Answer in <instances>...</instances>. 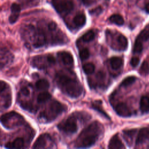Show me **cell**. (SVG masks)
<instances>
[{
	"mask_svg": "<svg viewBox=\"0 0 149 149\" xmlns=\"http://www.w3.org/2000/svg\"><path fill=\"white\" fill-rule=\"evenodd\" d=\"M56 83L60 90L71 98H78L83 93V87L73 74L60 71L56 74Z\"/></svg>",
	"mask_w": 149,
	"mask_h": 149,
	"instance_id": "obj_1",
	"label": "cell"
},
{
	"mask_svg": "<svg viewBox=\"0 0 149 149\" xmlns=\"http://www.w3.org/2000/svg\"><path fill=\"white\" fill-rule=\"evenodd\" d=\"M103 126L95 121L84 129L75 141L76 148H88L94 145L102 134Z\"/></svg>",
	"mask_w": 149,
	"mask_h": 149,
	"instance_id": "obj_2",
	"label": "cell"
},
{
	"mask_svg": "<svg viewBox=\"0 0 149 149\" xmlns=\"http://www.w3.org/2000/svg\"><path fill=\"white\" fill-rule=\"evenodd\" d=\"M66 106L58 101L53 100L48 105V107L43 111L40 117L47 122H51L55 119L59 115L66 110Z\"/></svg>",
	"mask_w": 149,
	"mask_h": 149,
	"instance_id": "obj_3",
	"label": "cell"
},
{
	"mask_svg": "<svg viewBox=\"0 0 149 149\" xmlns=\"http://www.w3.org/2000/svg\"><path fill=\"white\" fill-rule=\"evenodd\" d=\"M1 122L4 127L12 129L22 125L24 123V118L22 115L15 111L5 113L2 115Z\"/></svg>",
	"mask_w": 149,
	"mask_h": 149,
	"instance_id": "obj_4",
	"label": "cell"
},
{
	"mask_svg": "<svg viewBox=\"0 0 149 149\" xmlns=\"http://www.w3.org/2000/svg\"><path fill=\"white\" fill-rule=\"evenodd\" d=\"M58 128L60 131H62L67 134H71L76 133L78 129L76 116H69L65 120L58 125Z\"/></svg>",
	"mask_w": 149,
	"mask_h": 149,
	"instance_id": "obj_5",
	"label": "cell"
},
{
	"mask_svg": "<svg viewBox=\"0 0 149 149\" xmlns=\"http://www.w3.org/2000/svg\"><path fill=\"white\" fill-rule=\"evenodd\" d=\"M1 108H8L12 104V93L8 83L1 80L0 83Z\"/></svg>",
	"mask_w": 149,
	"mask_h": 149,
	"instance_id": "obj_6",
	"label": "cell"
},
{
	"mask_svg": "<svg viewBox=\"0 0 149 149\" xmlns=\"http://www.w3.org/2000/svg\"><path fill=\"white\" fill-rule=\"evenodd\" d=\"M128 45L127 39L123 35L119 34L117 36L115 42L111 43V46L115 50L125 51Z\"/></svg>",
	"mask_w": 149,
	"mask_h": 149,
	"instance_id": "obj_7",
	"label": "cell"
},
{
	"mask_svg": "<svg viewBox=\"0 0 149 149\" xmlns=\"http://www.w3.org/2000/svg\"><path fill=\"white\" fill-rule=\"evenodd\" d=\"M54 7L59 13H68L73 9L74 5L72 1L63 0L54 5Z\"/></svg>",
	"mask_w": 149,
	"mask_h": 149,
	"instance_id": "obj_8",
	"label": "cell"
},
{
	"mask_svg": "<svg viewBox=\"0 0 149 149\" xmlns=\"http://www.w3.org/2000/svg\"><path fill=\"white\" fill-rule=\"evenodd\" d=\"M51 138L49 134L44 133L41 134L36 140L33 146V148H44L47 147L48 142L51 141Z\"/></svg>",
	"mask_w": 149,
	"mask_h": 149,
	"instance_id": "obj_9",
	"label": "cell"
},
{
	"mask_svg": "<svg viewBox=\"0 0 149 149\" xmlns=\"http://www.w3.org/2000/svg\"><path fill=\"white\" fill-rule=\"evenodd\" d=\"M58 56L62 63L68 66L72 67L74 63V59L72 55L67 51H61L58 53Z\"/></svg>",
	"mask_w": 149,
	"mask_h": 149,
	"instance_id": "obj_10",
	"label": "cell"
},
{
	"mask_svg": "<svg viewBox=\"0 0 149 149\" xmlns=\"http://www.w3.org/2000/svg\"><path fill=\"white\" fill-rule=\"evenodd\" d=\"M32 64L33 66L37 68L38 69H44L46 68L48 66H51L48 56H35L32 61Z\"/></svg>",
	"mask_w": 149,
	"mask_h": 149,
	"instance_id": "obj_11",
	"label": "cell"
},
{
	"mask_svg": "<svg viewBox=\"0 0 149 149\" xmlns=\"http://www.w3.org/2000/svg\"><path fill=\"white\" fill-rule=\"evenodd\" d=\"M114 109L116 113L122 117H129L132 115L129 108L123 102H120L116 104L114 107Z\"/></svg>",
	"mask_w": 149,
	"mask_h": 149,
	"instance_id": "obj_12",
	"label": "cell"
},
{
	"mask_svg": "<svg viewBox=\"0 0 149 149\" xmlns=\"http://www.w3.org/2000/svg\"><path fill=\"white\" fill-rule=\"evenodd\" d=\"M33 41V45L34 48L42 47L47 43L45 36L42 31H38L34 34Z\"/></svg>",
	"mask_w": 149,
	"mask_h": 149,
	"instance_id": "obj_13",
	"label": "cell"
},
{
	"mask_svg": "<svg viewBox=\"0 0 149 149\" xmlns=\"http://www.w3.org/2000/svg\"><path fill=\"white\" fill-rule=\"evenodd\" d=\"M148 140H149V129L147 127L140 129L137 134L136 144L137 145L141 144Z\"/></svg>",
	"mask_w": 149,
	"mask_h": 149,
	"instance_id": "obj_14",
	"label": "cell"
},
{
	"mask_svg": "<svg viewBox=\"0 0 149 149\" xmlns=\"http://www.w3.org/2000/svg\"><path fill=\"white\" fill-rule=\"evenodd\" d=\"M108 147V148H111V149H118V148L120 149V148H125L123 143L119 139L118 134H115L111 137L109 142Z\"/></svg>",
	"mask_w": 149,
	"mask_h": 149,
	"instance_id": "obj_15",
	"label": "cell"
},
{
	"mask_svg": "<svg viewBox=\"0 0 149 149\" xmlns=\"http://www.w3.org/2000/svg\"><path fill=\"white\" fill-rule=\"evenodd\" d=\"M24 141L22 137H17L12 141H9L5 144L7 148H21L24 147Z\"/></svg>",
	"mask_w": 149,
	"mask_h": 149,
	"instance_id": "obj_16",
	"label": "cell"
},
{
	"mask_svg": "<svg viewBox=\"0 0 149 149\" xmlns=\"http://www.w3.org/2000/svg\"><path fill=\"white\" fill-rule=\"evenodd\" d=\"M12 57V55H10L9 51L5 48H1V69L3 66L9 62V61L10 59V58Z\"/></svg>",
	"mask_w": 149,
	"mask_h": 149,
	"instance_id": "obj_17",
	"label": "cell"
},
{
	"mask_svg": "<svg viewBox=\"0 0 149 149\" xmlns=\"http://www.w3.org/2000/svg\"><path fill=\"white\" fill-rule=\"evenodd\" d=\"M109 63L113 69L117 70L123 65V59L120 57L113 56L110 59Z\"/></svg>",
	"mask_w": 149,
	"mask_h": 149,
	"instance_id": "obj_18",
	"label": "cell"
},
{
	"mask_svg": "<svg viewBox=\"0 0 149 149\" xmlns=\"http://www.w3.org/2000/svg\"><path fill=\"white\" fill-rule=\"evenodd\" d=\"M123 137L129 146H130L132 143V141L134 137V136L136 132V129H130L126 130L123 132Z\"/></svg>",
	"mask_w": 149,
	"mask_h": 149,
	"instance_id": "obj_19",
	"label": "cell"
},
{
	"mask_svg": "<svg viewBox=\"0 0 149 149\" xmlns=\"http://www.w3.org/2000/svg\"><path fill=\"white\" fill-rule=\"evenodd\" d=\"M91 107H92V108H93L94 109H95V111H97V112L100 113L102 116H105L106 118L110 119L109 115L103 109L102 105H101V101H94L93 103H92Z\"/></svg>",
	"mask_w": 149,
	"mask_h": 149,
	"instance_id": "obj_20",
	"label": "cell"
},
{
	"mask_svg": "<svg viewBox=\"0 0 149 149\" xmlns=\"http://www.w3.org/2000/svg\"><path fill=\"white\" fill-rule=\"evenodd\" d=\"M140 107L141 112H146L149 110V97L143 95L141 97L140 102Z\"/></svg>",
	"mask_w": 149,
	"mask_h": 149,
	"instance_id": "obj_21",
	"label": "cell"
},
{
	"mask_svg": "<svg viewBox=\"0 0 149 149\" xmlns=\"http://www.w3.org/2000/svg\"><path fill=\"white\" fill-rule=\"evenodd\" d=\"M86 21V16L83 13L77 14L73 18V23L77 27H82L84 25Z\"/></svg>",
	"mask_w": 149,
	"mask_h": 149,
	"instance_id": "obj_22",
	"label": "cell"
},
{
	"mask_svg": "<svg viewBox=\"0 0 149 149\" xmlns=\"http://www.w3.org/2000/svg\"><path fill=\"white\" fill-rule=\"evenodd\" d=\"M109 21L118 26H122L124 23V20L122 16L119 14H114L110 16L109 18Z\"/></svg>",
	"mask_w": 149,
	"mask_h": 149,
	"instance_id": "obj_23",
	"label": "cell"
},
{
	"mask_svg": "<svg viewBox=\"0 0 149 149\" xmlns=\"http://www.w3.org/2000/svg\"><path fill=\"white\" fill-rule=\"evenodd\" d=\"M49 87V83L46 79H40L36 83V87L39 90H47Z\"/></svg>",
	"mask_w": 149,
	"mask_h": 149,
	"instance_id": "obj_24",
	"label": "cell"
},
{
	"mask_svg": "<svg viewBox=\"0 0 149 149\" xmlns=\"http://www.w3.org/2000/svg\"><path fill=\"white\" fill-rule=\"evenodd\" d=\"M142 50H143V41H141L139 38L137 37L133 46V53L139 54L141 52Z\"/></svg>",
	"mask_w": 149,
	"mask_h": 149,
	"instance_id": "obj_25",
	"label": "cell"
},
{
	"mask_svg": "<svg viewBox=\"0 0 149 149\" xmlns=\"http://www.w3.org/2000/svg\"><path fill=\"white\" fill-rule=\"evenodd\" d=\"M51 97V94L48 92L44 91L38 95L37 101L38 103H43L49 100Z\"/></svg>",
	"mask_w": 149,
	"mask_h": 149,
	"instance_id": "obj_26",
	"label": "cell"
},
{
	"mask_svg": "<svg viewBox=\"0 0 149 149\" xmlns=\"http://www.w3.org/2000/svg\"><path fill=\"white\" fill-rule=\"evenodd\" d=\"M83 70L87 74H92L95 70V66L92 63H86L83 66Z\"/></svg>",
	"mask_w": 149,
	"mask_h": 149,
	"instance_id": "obj_27",
	"label": "cell"
},
{
	"mask_svg": "<svg viewBox=\"0 0 149 149\" xmlns=\"http://www.w3.org/2000/svg\"><path fill=\"white\" fill-rule=\"evenodd\" d=\"M136 77L135 76H128L123 80V81L120 83V86L125 87L129 86L136 81Z\"/></svg>",
	"mask_w": 149,
	"mask_h": 149,
	"instance_id": "obj_28",
	"label": "cell"
},
{
	"mask_svg": "<svg viewBox=\"0 0 149 149\" xmlns=\"http://www.w3.org/2000/svg\"><path fill=\"white\" fill-rule=\"evenodd\" d=\"M95 37V33L93 30H89L83 34L81 37V40L84 42H90Z\"/></svg>",
	"mask_w": 149,
	"mask_h": 149,
	"instance_id": "obj_29",
	"label": "cell"
},
{
	"mask_svg": "<svg viewBox=\"0 0 149 149\" xmlns=\"http://www.w3.org/2000/svg\"><path fill=\"white\" fill-rule=\"evenodd\" d=\"M139 72L141 75H146L149 73V64L147 61H144L142 63L140 68Z\"/></svg>",
	"mask_w": 149,
	"mask_h": 149,
	"instance_id": "obj_30",
	"label": "cell"
},
{
	"mask_svg": "<svg viewBox=\"0 0 149 149\" xmlns=\"http://www.w3.org/2000/svg\"><path fill=\"white\" fill-rule=\"evenodd\" d=\"M79 56L81 60L84 61L89 58L90 52L87 48H83L79 51Z\"/></svg>",
	"mask_w": 149,
	"mask_h": 149,
	"instance_id": "obj_31",
	"label": "cell"
},
{
	"mask_svg": "<svg viewBox=\"0 0 149 149\" xmlns=\"http://www.w3.org/2000/svg\"><path fill=\"white\" fill-rule=\"evenodd\" d=\"M137 37L143 42L146 41L149 38V31L147 30H143L140 33Z\"/></svg>",
	"mask_w": 149,
	"mask_h": 149,
	"instance_id": "obj_32",
	"label": "cell"
},
{
	"mask_svg": "<svg viewBox=\"0 0 149 149\" xmlns=\"http://www.w3.org/2000/svg\"><path fill=\"white\" fill-rule=\"evenodd\" d=\"M11 12L13 14L16 15H19V13L20 12V6L19 4L16 3H14L11 6Z\"/></svg>",
	"mask_w": 149,
	"mask_h": 149,
	"instance_id": "obj_33",
	"label": "cell"
},
{
	"mask_svg": "<svg viewBox=\"0 0 149 149\" xmlns=\"http://www.w3.org/2000/svg\"><path fill=\"white\" fill-rule=\"evenodd\" d=\"M139 62H140L139 58H138L137 56H134V57H133L131 59V60H130V65H132V67L135 68V67H136L139 65Z\"/></svg>",
	"mask_w": 149,
	"mask_h": 149,
	"instance_id": "obj_34",
	"label": "cell"
},
{
	"mask_svg": "<svg viewBox=\"0 0 149 149\" xmlns=\"http://www.w3.org/2000/svg\"><path fill=\"white\" fill-rule=\"evenodd\" d=\"M19 15H16V14L11 13V15H10V16L9 17V22L11 24L15 23L17 21V20L18 17H19Z\"/></svg>",
	"mask_w": 149,
	"mask_h": 149,
	"instance_id": "obj_35",
	"label": "cell"
},
{
	"mask_svg": "<svg viewBox=\"0 0 149 149\" xmlns=\"http://www.w3.org/2000/svg\"><path fill=\"white\" fill-rule=\"evenodd\" d=\"M21 93L24 96H28L30 94V90L27 87H23L20 90Z\"/></svg>",
	"mask_w": 149,
	"mask_h": 149,
	"instance_id": "obj_36",
	"label": "cell"
},
{
	"mask_svg": "<svg viewBox=\"0 0 149 149\" xmlns=\"http://www.w3.org/2000/svg\"><path fill=\"white\" fill-rule=\"evenodd\" d=\"M56 24L54 22H51L48 24V29L51 31H54L56 29Z\"/></svg>",
	"mask_w": 149,
	"mask_h": 149,
	"instance_id": "obj_37",
	"label": "cell"
},
{
	"mask_svg": "<svg viewBox=\"0 0 149 149\" xmlns=\"http://www.w3.org/2000/svg\"><path fill=\"white\" fill-rule=\"evenodd\" d=\"M101 12V9L100 8H96L95 9H94L93 10H91L90 11V13L91 14H99L100 12Z\"/></svg>",
	"mask_w": 149,
	"mask_h": 149,
	"instance_id": "obj_38",
	"label": "cell"
},
{
	"mask_svg": "<svg viewBox=\"0 0 149 149\" xmlns=\"http://www.w3.org/2000/svg\"><path fill=\"white\" fill-rule=\"evenodd\" d=\"M145 10L147 13H149V2L145 6Z\"/></svg>",
	"mask_w": 149,
	"mask_h": 149,
	"instance_id": "obj_39",
	"label": "cell"
},
{
	"mask_svg": "<svg viewBox=\"0 0 149 149\" xmlns=\"http://www.w3.org/2000/svg\"><path fill=\"white\" fill-rule=\"evenodd\" d=\"M82 1H83V2H85V1H86V0H82Z\"/></svg>",
	"mask_w": 149,
	"mask_h": 149,
	"instance_id": "obj_40",
	"label": "cell"
}]
</instances>
